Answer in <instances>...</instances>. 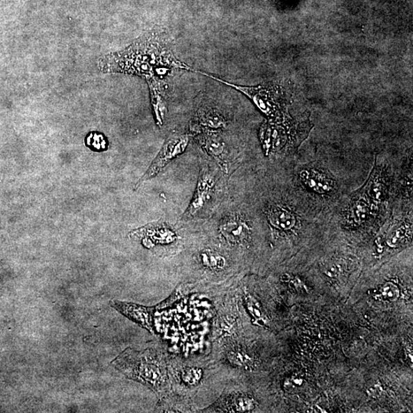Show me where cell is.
<instances>
[{
  "mask_svg": "<svg viewBox=\"0 0 413 413\" xmlns=\"http://www.w3.org/2000/svg\"><path fill=\"white\" fill-rule=\"evenodd\" d=\"M99 65L102 72L137 75L148 83L165 81L175 70L191 69L176 58L170 41L157 32L144 35L126 49L105 56Z\"/></svg>",
  "mask_w": 413,
  "mask_h": 413,
  "instance_id": "cell-1",
  "label": "cell"
},
{
  "mask_svg": "<svg viewBox=\"0 0 413 413\" xmlns=\"http://www.w3.org/2000/svg\"><path fill=\"white\" fill-rule=\"evenodd\" d=\"M112 364L127 378L141 382L157 394L170 389L171 380L162 352L152 348L143 351L127 348Z\"/></svg>",
  "mask_w": 413,
  "mask_h": 413,
  "instance_id": "cell-2",
  "label": "cell"
},
{
  "mask_svg": "<svg viewBox=\"0 0 413 413\" xmlns=\"http://www.w3.org/2000/svg\"><path fill=\"white\" fill-rule=\"evenodd\" d=\"M200 73L217 81L223 83L248 97L257 108L266 115L270 121L275 122H286L292 120L286 114V101L284 92L277 84L269 83L266 86L248 87L236 86V84L222 80L216 75Z\"/></svg>",
  "mask_w": 413,
  "mask_h": 413,
  "instance_id": "cell-3",
  "label": "cell"
},
{
  "mask_svg": "<svg viewBox=\"0 0 413 413\" xmlns=\"http://www.w3.org/2000/svg\"><path fill=\"white\" fill-rule=\"evenodd\" d=\"M297 199V198H296ZM270 202L267 205L266 216L273 231L278 234L290 236H297L305 227L312 224V219H306V214L300 202Z\"/></svg>",
  "mask_w": 413,
  "mask_h": 413,
  "instance_id": "cell-4",
  "label": "cell"
},
{
  "mask_svg": "<svg viewBox=\"0 0 413 413\" xmlns=\"http://www.w3.org/2000/svg\"><path fill=\"white\" fill-rule=\"evenodd\" d=\"M219 176V172L209 165L202 167L193 200L184 214V219L200 217L209 209L217 193Z\"/></svg>",
  "mask_w": 413,
  "mask_h": 413,
  "instance_id": "cell-5",
  "label": "cell"
},
{
  "mask_svg": "<svg viewBox=\"0 0 413 413\" xmlns=\"http://www.w3.org/2000/svg\"><path fill=\"white\" fill-rule=\"evenodd\" d=\"M133 235L139 237L144 246L150 250L176 248L179 236L174 228L160 220L136 229Z\"/></svg>",
  "mask_w": 413,
  "mask_h": 413,
  "instance_id": "cell-6",
  "label": "cell"
},
{
  "mask_svg": "<svg viewBox=\"0 0 413 413\" xmlns=\"http://www.w3.org/2000/svg\"><path fill=\"white\" fill-rule=\"evenodd\" d=\"M189 140L188 134L174 133L170 136L147 172L137 182L136 188L140 187L145 181L155 177L172 160L182 154L188 147Z\"/></svg>",
  "mask_w": 413,
  "mask_h": 413,
  "instance_id": "cell-7",
  "label": "cell"
},
{
  "mask_svg": "<svg viewBox=\"0 0 413 413\" xmlns=\"http://www.w3.org/2000/svg\"><path fill=\"white\" fill-rule=\"evenodd\" d=\"M252 233L250 222L239 212L228 213L221 220L219 234L232 247H242L249 243Z\"/></svg>",
  "mask_w": 413,
  "mask_h": 413,
  "instance_id": "cell-8",
  "label": "cell"
},
{
  "mask_svg": "<svg viewBox=\"0 0 413 413\" xmlns=\"http://www.w3.org/2000/svg\"><path fill=\"white\" fill-rule=\"evenodd\" d=\"M298 177L303 187L311 195L321 196L337 195L336 181L324 170L303 168L298 173Z\"/></svg>",
  "mask_w": 413,
  "mask_h": 413,
  "instance_id": "cell-9",
  "label": "cell"
},
{
  "mask_svg": "<svg viewBox=\"0 0 413 413\" xmlns=\"http://www.w3.org/2000/svg\"><path fill=\"white\" fill-rule=\"evenodd\" d=\"M257 407L254 398L241 393H225L206 412H249Z\"/></svg>",
  "mask_w": 413,
  "mask_h": 413,
  "instance_id": "cell-10",
  "label": "cell"
},
{
  "mask_svg": "<svg viewBox=\"0 0 413 413\" xmlns=\"http://www.w3.org/2000/svg\"><path fill=\"white\" fill-rule=\"evenodd\" d=\"M113 307L124 314L125 316L135 321L143 327L153 333V321L152 308L133 303L113 302Z\"/></svg>",
  "mask_w": 413,
  "mask_h": 413,
  "instance_id": "cell-11",
  "label": "cell"
},
{
  "mask_svg": "<svg viewBox=\"0 0 413 413\" xmlns=\"http://www.w3.org/2000/svg\"><path fill=\"white\" fill-rule=\"evenodd\" d=\"M227 126V120L216 109L202 108L197 111L193 129L205 133H216Z\"/></svg>",
  "mask_w": 413,
  "mask_h": 413,
  "instance_id": "cell-12",
  "label": "cell"
},
{
  "mask_svg": "<svg viewBox=\"0 0 413 413\" xmlns=\"http://www.w3.org/2000/svg\"><path fill=\"white\" fill-rule=\"evenodd\" d=\"M224 355L222 357L225 364L235 369L250 371L255 369L256 359L246 350L235 346H225Z\"/></svg>",
  "mask_w": 413,
  "mask_h": 413,
  "instance_id": "cell-13",
  "label": "cell"
},
{
  "mask_svg": "<svg viewBox=\"0 0 413 413\" xmlns=\"http://www.w3.org/2000/svg\"><path fill=\"white\" fill-rule=\"evenodd\" d=\"M372 206L369 201L359 195L354 197L349 205L347 213V223L352 227H362L365 225L372 216Z\"/></svg>",
  "mask_w": 413,
  "mask_h": 413,
  "instance_id": "cell-14",
  "label": "cell"
},
{
  "mask_svg": "<svg viewBox=\"0 0 413 413\" xmlns=\"http://www.w3.org/2000/svg\"><path fill=\"white\" fill-rule=\"evenodd\" d=\"M149 86L156 124L159 127H162L166 113L168 84L165 81H161L149 83Z\"/></svg>",
  "mask_w": 413,
  "mask_h": 413,
  "instance_id": "cell-15",
  "label": "cell"
},
{
  "mask_svg": "<svg viewBox=\"0 0 413 413\" xmlns=\"http://www.w3.org/2000/svg\"><path fill=\"white\" fill-rule=\"evenodd\" d=\"M198 260L204 270L213 274L225 273L229 266L225 254L216 250H203L198 254Z\"/></svg>",
  "mask_w": 413,
  "mask_h": 413,
  "instance_id": "cell-16",
  "label": "cell"
},
{
  "mask_svg": "<svg viewBox=\"0 0 413 413\" xmlns=\"http://www.w3.org/2000/svg\"><path fill=\"white\" fill-rule=\"evenodd\" d=\"M204 371L201 366L185 365L177 371L176 380L184 389H193L201 386L204 380Z\"/></svg>",
  "mask_w": 413,
  "mask_h": 413,
  "instance_id": "cell-17",
  "label": "cell"
},
{
  "mask_svg": "<svg viewBox=\"0 0 413 413\" xmlns=\"http://www.w3.org/2000/svg\"><path fill=\"white\" fill-rule=\"evenodd\" d=\"M412 233V220L407 219L400 221L399 226L397 225L393 231L388 234L386 241L387 246L392 249L400 248L411 239Z\"/></svg>",
  "mask_w": 413,
  "mask_h": 413,
  "instance_id": "cell-18",
  "label": "cell"
},
{
  "mask_svg": "<svg viewBox=\"0 0 413 413\" xmlns=\"http://www.w3.org/2000/svg\"><path fill=\"white\" fill-rule=\"evenodd\" d=\"M200 143L211 156L220 161L227 156V145L219 136L213 133H206L202 136Z\"/></svg>",
  "mask_w": 413,
  "mask_h": 413,
  "instance_id": "cell-19",
  "label": "cell"
},
{
  "mask_svg": "<svg viewBox=\"0 0 413 413\" xmlns=\"http://www.w3.org/2000/svg\"><path fill=\"white\" fill-rule=\"evenodd\" d=\"M182 398L178 395L168 394L163 397L159 405V409L163 412H188L190 410L188 401L182 400Z\"/></svg>",
  "mask_w": 413,
  "mask_h": 413,
  "instance_id": "cell-20",
  "label": "cell"
},
{
  "mask_svg": "<svg viewBox=\"0 0 413 413\" xmlns=\"http://www.w3.org/2000/svg\"><path fill=\"white\" fill-rule=\"evenodd\" d=\"M400 290L399 287L392 282H385L384 284L381 285L377 290H375L373 293L375 300L385 302H395L400 298Z\"/></svg>",
  "mask_w": 413,
  "mask_h": 413,
  "instance_id": "cell-21",
  "label": "cell"
},
{
  "mask_svg": "<svg viewBox=\"0 0 413 413\" xmlns=\"http://www.w3.org/2000/svg\"><path fill=\"white\" fill-rule=\"evenodd\" d=\"M283 284L287 286L293 292L298 294H309V289L305 284V282L297 275L284 273L280 278Z\"/></svg>",
  "mask_w": 413,
  "mask_h": 413,
  "instance_id": "cell-22",
  "label": "cell"
},
{
  "mask_svg": "<svg viewBox=\"0 0 413 413\" xmlns=\"http://www.w3.org/2000/svg\"><path fill=\"white\" fill-rule=\"evenodd\" d=\"M244 300L245 305H246L252 318L255 320L259 325L264 326L266 318L259 302L256 301L254 298H252L250 295L245 296Z\"/></svg>",
  "mask_w": 413,
  "mask_h": 413,
  "instance_id": "cell-23",
  "label": "cell"
},
{
  "mask_svg": "<svg viewBox=\"0 0 413 413\" xmlns=\"http://www.w3.org/2000/svg\"><path fill=\"white\" fill-rule=\"evenodd\" d=\"M346 264L344 263V260H338L334 263L329 264L325 270L326 277L330 279H337L341 277V275L346 272Z\"/></svg>",
  "mask_w": 413,
  "mask_h": 413,
  "instance_id": "cell-24",
  "label": "cell"
},
{
  "mask_svg": "<svg viewBox=\"0 0 413 413\" xmlns=\"http://www.w3.org/2000/svg\"><path fill=\"white\" fill-rule=\"evenodd\" d=\"M304 380L301 377L293 376L287 378L284 382V387L287 391L302 387Z\"/></svg>",
  "mask_w": 413,
  "mask_h": 413,
  "instance_id": "cell-25",
  "label": "cell"
},
{
  "mask_svg": "<svg viewBox=\"0 0 413 413\" xmlns=\"http://www.w3.org/2000/svg\"><path fill=\"white\" fill-rule=\"evenodd\" d=\"M382 393H384V389H382V386L380 384L373 385L366 390L367 395L374 398V399H378V398L381 396Z\"/></svg>",
  "mask_w": 413,
  "mask_h": 413,
  "instance_id": "cell-26",
  "label": "cell"
}]
</instances>
